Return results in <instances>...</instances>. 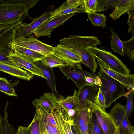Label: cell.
<instances>
[{
    "mask_svg": "<svg viewBox=\"0 0 134 134\" xmlns=\"http://www.w3.org/2000/svg\"><path fill=\"white\" fill-rule=\"evenodd\" d=\"M77 92L75 90L73 95H69L65 98L61 96L59 98V104L67 113L72 110L77 111L79 109Z\"/></svg>",
    "mask_w": 134,
    "mask_h": 134,
    "instance_id": "d6986e66",
    "label": "cell"
},
{
    "mask_svg": "<svg viewBox=\"0 0 134 134\" xmlns=\"http://www.w3.org/2000/svg\"><path fill=\"white\" fill-rule=\"evenodd\" d=\"M98 0H81L80 5L83 12L88 14L97 12Z\"/></svg>",
    "mask_w": 134,
    "mask_h": 134,
    "instance_id": "4dcf8cb0",
    "label": "cell"
},
{
    "mask_svg": "<svg viewBox=\"0 0 134 134\" xmlns=\"http://www.w3.org/2000/svg\"><path fill=\"white\" fill-rule=\"evenodd\" d=\"M3 1V0H0V3H2Z\"/></svg>",
    "mask_w": 134,
    "mask_h": 134,
    "instance_id": "c3c4849f",
    "label": "cell"
},
{
    "mask_svg": "<svg viewBox=\"0 0 134 134\" xmlns=\"http://www.w3.org/2000/svg\"><path fill=\"white\" fill-rule=\"evenodd\" d=\"M40 62L44 66L52 68L54 67L60 68L66 66L70 65L66 62L53 53L45 56Z\"/></svg>",
    "mask_w": 134,
    "mask_h": 134,
    "instance_id": "7402d4cb",
    "label": "cell"
},
{
    "mask_svg": "<svg viewBox=\"0 0 134 134\" xmlns=\"http://www.w3.org/2000/svg\"><path fill=\"white\" fill-rule=\"evenodd\" d=\"M85 101L95 114L105 134H115L117 127L110 114L101 109L93 102L87 100Z\"/></svg>",
    "mask_w": 134,
    "mask_h": 134,
    "instance_id": "52a82bcc",
    "label": "cell"
},
{
    "mask_svg": "<svg viewBox=\"0 0 134 134\" xmlns=\"http://www.w3.org/2000/svg\"><path fill=\"white\" fill-rule=\"evenodd\" d=\"M14 40L20 38L29 37L33 31L29 24L22 23L14 28Z\"/></svg>",
    "mask_w": 134,
    "mask_h": 134,
    "instance_id": "d4e9b609",
    "label": "cell"
},
{
    "mask_svg": "<svg viewBox=\"0 0 134 134\" xmlns=\"http://www.w3.org/2000/svg\"><path fill=\"white\" fill-rule=\"evenodd\" d=\"M0 91L11 96L17 97L12 85L5 78L0 77Z\"/></svg>",
    "mask_w": 134,
    "mask_h": 134,
    "instance_id": "f1b7e54d",
    "label": "cell"
},
{
    "mask_svg": "<svg viewBox=\"0 0 134 134\" xmlns=\"http://www.w3.org/2000/svg\"><path fill=\"white\" fill-rule=\"evenodd\" d=\"M2 119L3 118L0 114V134H4Z\"/></svg>",
    "mask_w": 134,
    "mask_h": 134,
    "instance_id": "f6af8a7d",
    "label": "cell"
},
{
    "mask_svg": "<svg viewBox=\"0 0 134 134\" xmlns=\"http://www.w3.org/2000/svg\"><path fill=\"white\" fill-rule=\"evenodd\" d=\"M93 113L88 104L85 107L79 109L72 119L74 125L77 130L86 125L89 124Z\"/></svg>",
    "mask_w": 134,
    "mask_h": 134,
    "instance_id": "2e32d148",
    "label": "cell"
},
{
    "mask_svg": "<svg viewBox=\"0 0 134 134\" xmlns=\"http://www.w3.org/2000/svg\"><path fill=\"white\" fill-rule=\"evenodd\" d=\"M93 101L95 104L102 109L105 110L107 108L105 98L99 87L98 91Z\"/></svg>",
    "mask_w": 134,
    "mask_h": 134,
    "instance_id": "d590c367",
    "label": "cell"
},
{
    "mask_svg": "<svg viewBox=\"0 0 134 134\" xmlns=\"http://www.w3.org/2000/svg\"><path fill=\"white\" fill-rule=\"evenodd\" d=\"M39 1H28L23 0H18L19 2L23 3L25 4L29 8V9L32 8Z\"/></svg>",
    "mask_w": 134,
    "mask_h": 134,
    "instance_id": "7bdbcfd3",
    "label": "cell"
},
{
    "mask_svg": "<svg viewBox=\"0 0 134 134\" xmlns=\"http://www.w3.org/2000/svg\"><path fill=\"white\" fill-rule=\"evenodd\" d=\"M134 90L131 89L126 93H125L124 96L127 98L125 110L126 116L128 119L131 116L134 109Z\"/></svg>",
    "mask_w": 134,
    "mask_h": 134,
    "instance_id": "d6a6232c",
    "label": "cell"
},
{
    "mask_svg": "<svg viewBox=\"0 0 134 134\" xmlns=\"http://www.w3.org/2000/svg\"><path fill=\"white\" fill-rule=\"evenodd\" d=\"M120 0H98L97 12H100L115 8Z\"/></svg>",
    "mask_w": 134,
    "mask_h": 134,
    "instance_id": "f546056e",
    "label": "cell"
},
{
    "mask_svg": "<svg viewBox=\"0 0 134 134\" xmlns=\"http://www.w3.org/2000/svg\"><path fill=\"white\" fill-rule=\"evenodd\" d=\"M92 119L94 129L96 134H105L103 130L99 125L95 114L93 113L92 115Z\"/></svg>",
    "mask_w": 134,
    "mask_h": 134,
    "instance_id": "ab89813d",
    "label": "cell"
},
{
    "mask_svg": "<svg viewBox=\"0 0 134 134\" xmlns=\"http://www.w3.org/2000/svg\"><path fill=\"white\" fill-rule=\"evenodd\" d=\"M16 134H30L29 127V126L25 127L20 126Z\"/></svg>",
    "mask_w": 134,
    "mask_h": 134,
    "instance_id": "60d3db41",
    "label": "cell"
},
{
    "mask_svg": "<svg viewBox=\"0 0 134 134\" xmlns=\"http://www.w3.org/2000/svg\"><path fill=\"white\" fill-rule=\"evenodd\" d=\"M14 28L9 30L0 36V62L16 66L8 56L10 53L13 51L8 45L9 43L13 42L14 40Z\"/></svg>",
    "mask_w": 134,
    "mask_h": 134,
    "instance_id": "4fadbf2b",
    "label": "cell"
},
{
    "mask_svg": "<svg viewBox=\"0 0 134 134\" xmlns=\"http://www.w3.org/2000/svg\"><path fill=\"white\" fill-rule=\"evenodd\" d=\"M54 54L67 63L70 65L82 68V59L73 49L67 46L60 43L54 47Z\"/></svg>",
    "mask_w": 134,
    "mask_h": 134,
    "instance_id": "8fae6325",
    "label": "cell"
},
{
    "mask_svg": "<svg viewBox=\"0 0 134 134\" xmlns=\"http://www.w3.org/2000/svg\"><path fill=\"white\" fill-rule=\"evenodd\" d=\"M134 132H128V134H134Z\"/></svg>",
    "mask_w": 134,
    "mask_h": 134,
    "instance_id": "7dc6e473",
    "label": "cell"
},
{
    "mask_svg": "<svg viewBox=\"0 0 134 134\" xmlns=\"http://www.w3.org/2000/svg\"><path fill=\"white\" fill-rule=\"evenodd\" d=\"M99 69L105 72L109 76L120 82L125 87L134 89V75L130 74L128 75H123L111 69L105 64L96 58Z\"/></svg>",
    "mask_w": 134,
    "mask_h": 134,
    "instance_id": "5bb4252c",
    "label": "cell"
},
{
    "mask_svg": "<svg viewBox=\"0 0 134 134\" xmlns=\"http://www.w3.org/2000/svg\"><path fill=\"white\" fill-rule=\"evenodd\" d=\"M128 132L122 127H117L115 134H128Z\"/></svg>",
    "mask_w": 134,
    "mask_h": 134,
    "instance_id": "ee69618b",
    "label": "cell"
},
{
    "mask_svg": "<svg viewBox=\"0 0 134 134\" xmlns=\"http://www.w3.org/2000/svg\"><path fill=\"white\" fill-rule=\"evenodd\" d=\"M97 75L101 81L99 86L105 98L107 108L119 98L124 96L125 87L104 71L100 70Z\"/></svg>",
    "mask_w": 134,
    "mask_h": 134,
    "instance_id": "3957f363",
    "label": "cell"
},
{
    "mask_svg": "<svg viewBox=\"0 0 134 134\" xmlns=\"http://www.w3.org/2000/svg\"><path fill=\"white\" fill-rule=\"evenodd\" d=\"M36 100L42 107L46 108H54L59 101V98L54 94L48 92L44 93Z\"/></svg>",
    "mask_w": 134,
    "mask_h": 134,
    "instance_id": "cb8c5ba5",
    "label": "cell"
},
{
    "mask_svg": "<svg viewBox=\"0 0 134 134\" xmlns=\"http://www.w3.org/2000/svg\"><path fill=\"white\" fill-rule=\"evenodd\" d=\"M102 49L97 47H90L88 51L96 58H97L109 66L112 70L125 75L130 74V70L117 57L111 52Z\"/></svg>",
    "mask_w": 134,
    "mask_h": 134,
    "instance_id": "8992f818",
    "label": "cell"
},
{
    "mask_svg": "<svg viewBox=\"0 0 134 134\" xmlns=\"http://www.w3.org/2000/svg\"><path fill=\"white\" fill-rule=\"evenodd\" d=\"M32 103L36 109L40 134H65L64 120L59 103L54 108H45L35 99Z\"/></svg>",
    "mask_w": 134,
    "mask_h": 134,
    "instance_id": "6da1fadb",
    "label": "cell"
},
{
    "mask_svg": "<svg viewBox=\"0 0 134 134\" xmlns=\"http://www.w3.org/2000/svg\"><path fill=\"white\" fill-rule=\"evenodd\" d=\"M99 89L98 86L94 83L86 84L79 88L77 95L79 108L87 105L86 100L93 102Z\"/></svg>",
    "mask_w": 134,
    "mask_h": 134,
    "instance_id": "9a60e30c",
    "label": "cell"
},
{
    "mask_svg": "<svg viewBox=\"0 0 134 134\" xmlns=\"http://www.w3.org/2000/svg\"><path fill=\"white\" fill-rule=\"evenodd\" d=\"M60 69L65 76L74 82L78 89L86 84L94 83L99 86L101 85V80L97 75L85 71L82 68L68 65Z\"/></svg>",
    "mask_w": 134,
    "mask_h": 134,
    "instance_id": "277c9868",
    "label": "cell"
},
{
    "mask_svg": "<svg viewBox=\"0 0 134 134\" xmlns=\"http://www.w3.org/2000/svg\"><path fill=\"white\" fill-rule=\"evenodd\" d=\"M127 13L128 15L127 23L129 27L128 32H131L134 35V8L129 10Z\"/></svg>",
    "mask_w": 134,
    "mask_h": 134,
    "instance_id": "8d00e7d4",
    "label": "cell"
},
{
    "mask_svg": "<svg viewBox=\"0 0 134 134\" xmlns=\"http://www.w3.org/2000/svg\"><path fill=\"white\" fill-rule=\"evenodd\" d=\"M66 2L70 7L73 8H77L80 6L81 0H68Z\"/></svg>",
    "mask_w": 134,
    "mask_h": 134,
    "instance_id": "b9f144b4",
    "label": "cell"
},
{
    "mask_svg": "<svg viewBox=\"0 0 134 134\" xmlns=\"http://www.w3.org/2000/svg\"><path fill=\"white\" fill-rule=\"evenodd\" d=\"M71 128L73 134H80L74 124L72 125Z\"/></svg>",
    "mask_w": 134,
    "mask_h": 134,
    "instance_id": "bcb514c9",
    "label": "cell"
},
{
    "mask_svg": "<svg viewBox=\"0 0 134 134\" xmlns=\"http://www.w3.org/2000/svg\"><path fill=\"white\" fill-rule=\"evenodd\" d=\"M60 42L73 49L81 58L82 63L94 73L97 68L96 58L88 50L90 47H94L101 44L97 37L92 36L70 35L61 39Z\"/></svg>",
    "mask_w": 134,
    "mask_h": 134,
    "instance_id": "7a4b0ae2",
    "label": "cell"
},
{
    "mask_svg": "<svg viewBox=\"0 0 134 134\" xmlns=\"http://www.w3.org/2000/svg\"><path fill=\"white\" fill-rule=\"evenodd\" d=\"M134 8V0H120L109 16L114 20L118 19L130 9Z\"/></svg>",
    "mask_w": 134,
    "mask_h": 134,
    "instance_id": "ffe728a7",
    "label": "cell"
},
{
    "mask_svg": "<svg viewBox=\"0 0 134 134\" xmlns=\"http://www.w3.org/2000/svg\"><path fill=\"white\" fill-rule=\"evenodd\" d=\"M22 23V21H21L16 20L0 24V36L9 30L15 28Z\"/></svg>",
    "mask_w": 134,
    "mask_h": 134,
    "instance_id": "e575fe53",
    "label": "cell"
},
{
    "mask_svg": "<svg viewBox=\"0 0 134 134\" xmlns=\"http://www.w3.org/2000/svg\"><path fill=\"white\" fill-rule=\"evenodd\" d=\"M8 56L16 66L24 69L33 75L45 79L41 70L35 64V62L14 51L11 52Z\"/></svg>",
    "mask_w": 134,
    "mask_h": 134,
    "instance_id": "30bf717a",
    "label": "cell"
},
{
    "mask_svg": "<svg viewBox=\"0 0 134 134\" xmlns=\"http://www.w3.org/2000/svg\"><path fill=\"white\" fill-rule=\"evenodd\" d=\"M19 45L28 48L44 56L53 53L54 47L44 43L35 38L33 35L15 40L13 42Z\"/></svg>",
    "mask_w": 134,
    "mask_h": 134,
    "instance_id": "ba28073f",
    "label": "cell"
},
{
    "mask_svg": "<svg viewBox=\"0 0 134 134\" xmlns=\"http://www.w3.org/2000/svg\"><path fill=\"white\" fill-rule=\"evenodd\" d=\"M0 71L19 78L30 81L34 75L26 70L0 62Z\"/></svg>",
    "mask_w": 134,
    "mask_h": 134,
    "instance_id": "e0dca14e",
    "label": "cell"
},
{
    "mask_svg": "<svg viewBox=\"0 0 134 134\" xmlns=\"http://www.w3.org/2000/svg\"><path fill=\"white\" fill-rule=\"evenodd\" d=\"M84 12L81 8H73L70 7L66 2L63 3L59 7L52 12L50 19L57 17L72 13Z\"/></svg>",
    "mask_w": 134,
    "mask_h": 134,
    "instance_id": "603a6c76",
    "label": "cell"
},
{
    "mask_svg": "<svg viewBox=\"0 0 134 134\" xmlns=\"http://www.w3.org/2000/svg\"><path fill=\"white\" fill-rule=\"evenodd\" d=\"M109 114L117 127H122L129 132H134V127L126 116L125 106L117 103L110 110Z\"/></svg>",
    "mask_w": 134,
    "mask_h": 134,
    "instance_id": "7c38bea8",
    "label": "cell"
},
{
    "mask_svg": "<svg viewBox=\"0 0 134 134\" xmlns=\"http://www.w3.org/2000/svg\"><path fill=\"white\" fill-rule=\"evenodd\" d=\"M52 13L51 11L45 12L35 19L29 24L33 32L47 20L49 19Z\"/></svg>",
    "mask_w": 134,
    "mask_h": 134,
    "instance_id": "1f68e13d",
    "label": "cell"
},
{
    "mask_svg": "<svg viewBox=\"0 0 134 134\" xmlns=\"http://www.w3.org/2000/svg\"><path fill=\"white\" fill-rule=\"evenodd\" d=\"M123 52L129 58L131 61L134 60V35L129 40L123 41Z\"/></svg>",
    "mask_w": 134,
    "mask_h": 134,
    "instance_id": "83f0119b",
    "label": "cell"
},
{
    "mask_svg": "<svg viewBox=\"0 0 134 134\" xmlns=\"http://www.w3.org/2000/svg\"><path fill=\"white\" fill-rule=\"evenodd\" d=\"M63 115L64 120V126L65 134H73L71 128L72 125L73 124V120L69 116L63 114Z\"/></svg>",
    "mask_w": 134,
    "mask_h": 134,
    "instance_id": "74e56055",
    "label": "cell"
},
{
    "mask_svg": "<svg viewBox=\"0 0 134 134\" xmlns=\"http://www.w3.org/2000/svg\"><path fill=\"white\" fill-rule=\"evenodd\" d=\"M88 18L93 26L101 27L106 26L105 22L106 17L103 14H99L96 13L88 14Z\"/></svg>",
    "mask_w": 134,
    "mask_h": 134,
    "instance_id": "4316f807",
    "label": "cell"
},
{
    "mask_svg": "<svg viewBox=\"0 0 134 134\" xmlns=\"http://www.w3.org/2000/svg\"><path fill=\"white\" fill-rule=\"evenodd\" d=\"M29 9L23 3H10L4 0L0 3V24L16 20L23 21L29 16Z\"/></svg>",
    "mask_w": 134,
    "mask_h": 134,
    "instance_id": "5b68a950",
    "label": "cell"
},
{
    "mask_svg": "<svg viewBox=\"0 0 134 134\" xmlns=\"http://www.w3.org/2000/svg\"><path fill=\"white\" fill-rule=\"evenodd\" d=\"M9 102L7 101L6 104L4 116L2 119L4 134H16L13 126L10 124L8 122L7 108Z\"/></svg>",
    "mask_w": 134,
    "mask_h": 134,
    "instance_id": "836d02e7",
    "label": "cell"
},
{
    "mask_svg": "<svg viewBox=\"0 0 134 134\" xmlns=\"http://www.w3.org/2000/svg\"><path fill=\"white\" fill-rule=\"evenodd\" d=\"M109 30L111 34V36H110L111 38L110 44L112 50L114 52H117L120 55L124 56L123 52V41L120 39L118 35L115 33L113 28L110 27Z\"/></svg>",
    "mask_w": 134,
    "mask_h": 134,
    "instance_id": "484cf974",
    "label": "cell"
},
{
    "mask_svg": "<svg viewBox=\"0 0 134 134\" xmlns=\"http://www.w3.org/2000/svg\"><path fill=\"white\" fill-rule=\"evenodd\" d=\"M8 46L14 51L34 62L41 61L45 56L32 50L18 45L13 42L9 43Z\"/></svg>",
    "mask_w": 134,
    "mask_h": 134,
    "instance_id": "ac0fdd59",
    "label": "cell"
},
{
    "mask_svg": "<svg viewBox=\"0 0 134 134\" xmlns=\"http://www.w3.org/2000/svg\"><path fill=\"white\" fill-rule=\"evenodd\" d=\"M76 14L72 13L50 19L39 26L34 31L33 33L37 38L42 36L49 37L54 29L64 23L67 20Z\"/></svg>",
    "mask_w": 134,
    "mask_h": 134,
    "instance_id": "9c48e42d",
    "label": "cell"
},
{
    "mask_svg": "<svg viewBox=\"0 0 134 134\" xmlns=\"http://www.w3.org/2000/svg\"><path fill=\"white\" fill-rule=\"evenodd\" d=\"M30 134H40V129L38 119L36 115L29 126Z\"/></svg>",
    "mask_w": 134,
    "mask_h": 134,
    "instance_id": "f35d334b",
    "label": "cell"
},
{
    "mask_svg": "<svg viewBox=\"0 0 134 134\" xmlns=\"http://www.w3.org/2000/svg\"><path fill=\"white\" fill-rule=\"evenodd\" d=\"M35 63L41 70L53 93L58 97V93L56 89L55 81L53 68L44 66L40 61L35 62Z\"/></svg>",
    "mask_w": 134,
    "mask_h": 134,
    "instance_id": "44dd1931",
    "label": "cell"
}]
</instances>
